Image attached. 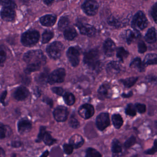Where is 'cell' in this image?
Returning a JSON list of instances; mask_svg holds the SVG:
<instances>
[{"label":"cell","instance_id":"cell-1","mask_svg":"<svg viewBox=\"0 0 157 157\" xmlns=\"http://www.w3.org/2000/svg\"><path fill=\"white\" fill-rule=\"evenodd\" d=\"M23 60L28 67L39 70L46 63V57L40 50H31L25 54Z\"/></svg>","mask_w":157,"mask_h":157},{"label":"cell","instance_id":"cell-2","mask_svg":"<svg viewBox=\"0 0 157 157\" xmlns=\"http://www.w3.org/2000/svg\"><path fill=\"white\" fill-rule=\"evenodd\" d=\"M99 59V54L98 50L93 49L84 54L83 61L93 70L98 71L101 68V64Z\"/></svg>","mask_w":157,"mask_h":157},{"label":"cell","instance_id":"cell-3","mask_svg":"<svg viewBox=\"0 0 157 157\" xmlns=\"http://www.w3.org/2000/svg\"><path fill=\"white\" fill-rule=\"evenodd\" d=\"M40 38V34L37 31L29 30L23 34L21 42L25 46L32 47L37 44Z\"/></svg>","mask_w":157,"mask_h":157},{"label":"cell","instance_id":"cell-4","mask_svg":"<svg viewBox=\"0 0 157 157\" xmlns=\"http://www.w3.org/2000/svg\"><path fill=\"white\" fill-rule=\"evenodd\" d=\"M148 24L147 19L142 12L139 11L134 16L132 21V28L135 31H142L147 26Z\"/></svg>","mask_w":157,"mask_h":157},{"label":"cell","instance_id":"cell-5","mask_svg":"<svg viewBox=\"0 0 157 157\" xmlns=\"http://www.w3.org/2000/svg\"><path fill=\"white\" fill-rule=\"evenodd\" d=\"M63 50V44L60 42H55L47 47L46 51L51 58L57 59L61 56Z\"/></svg>","mask_w":157,"mask_h":157},{"label":"cell","instance_id":"cell-6","mask_svg":"<svg viewBox=\"0 0 157 157\" xmlns=\"http://www.w3.org/2000/svg\"><path fill=\"white\" fill-rule=\"evenodd\" d=\"M66 76V71L64 69H58L49 75L48 82L50 84L62 82L65 80Z\"/></svg>","mask_w":157,"mask_h":157},{"label":"cell","instance_id":"cell-7","mask_svg":"<svg viewBox=\"0 0 157 157\" xmlns=\"http://www.w3.org/2000/svg\"><path fill=\"white\" fill-rule=\"evenodd\" d=\"M82 8L87 15L93 16L95 15L98 12L99 4L95 1L88 0L82 4Z\"/></svg>","mask_w":157,"mask_h":157},{"label":"cell","instance_id":"cell-8","mask_svg":"<svg viewBox=\"0 0 157 157\" xmlns=\"http://www.w3.org/2000/svg\"><path fill=\"white\" fill-rule=\"evenodd\" d=\"M110 124L109 114L107 113H102L97 117L96 119V125L97 128L103 131Z\"/></svg>","mask_w":157,"mask_h":157},{"label":"cell","instance_id":"cell-9","mask_svg":"<svg viewBox=\"0 0 157 157\" xmlns=\"http://www.w3.org/2000/svg\"><path fill=\"white\" fill-rule=\"evenodd\" d=\"M67 57L69 61L73 67H76L78 65L80 61V53L78 49L74 47H71L67 52Z\"/></svg>","mask_w":157,"mask_h":157},{"label":"cell","instance_id":"cell-10","mask_svg":"<svg viewBox=\"0 0 157 157\" xmlns=\"http://www.w3.org/2000/svg\"><path fill=\"white\" fill-rule=\"evenodd\" d=\"M78 113L84 119H89L94 115V109L91 105L85 104L80 106L78 110Z\"/></svg>","mask_w":157,"mask_h":157},{"label":"cell","instance_id":"cell-11","mask_svg":"<svg viewBox=\"0 0 157 157\" xmlns=\"http://www.w3.org/2000/svg\"><path fill=\"white\" fill-rule=\"evenodd\" d=\"M54 117L58 122H64L67 119L68 111L67 107L63 106H58L53 112Z\"/></svg>","mask_w":157,"mask_h":157},{"label":"cell","instance_id":"cell-12","mask_svg":"<svg viewBox=\"0 0 157 157\" xmlns=\"http://www.w3.org/2000/svg\"><path fill=\"white\" fill-rule=\"evenodd\" d=\"M80 32L82 34L92 37L94 36L96 34V29L92 25L88 24H79L78 25Z\"/></svg>","mask_w":157,"mask_h":157},{"label":"cell","instance_id":"cell-13","mask_svg":"<svg viewBox=\"0 0 157 157\" xmlns=\"http://www.w3.org/2000/svg\"><path fill=\"white\" fill-rule=\"evenodd\" d=\"M15 13L14 9L3 7L1 11V17L6 21H12L15 19Z\"/></svg>","mask_w":157,"mask_h":157},{"label":"cell","instance_id":"cell-14","mask_svg":"<svg viewBox=\"0 0 157 157\" xmlns=\"http://www.w3.org/2000/svg\"><path fill=\"white\" fill-rule=\"evenodd\" d=\"M32 124L30 121L27 119H21L18 124V129L19 133L25 134L31 131Z\"/></svg>","mask_w":157,"mask_h":157},{"label":"cell","instance_id":"cell-15","mask_svg":"<svg viewBox=\"0 0 157 157\" xmlns=\"http://www.w3.org/2000/svg\"><path fill=\"white\" fill-rule=\"evenodd\" d=\"M116 49V45L113 40L108 39L105 40L103 44V50L105 54L107 57H111L114 55Z\"/></svg>","mask_w":157,"mask_h":157},{"label":"cell","instance_id":"cell-16","mask_svg":"<svg viewBox=\"0 0 157 157\" xmlns=\"http://www.w3.org/2000/svg\"><path fill=\"white\" fill-rule=\"evenodd\" d=\"M29 95V91L24 86H21L16 89L14 92L13 96L17 101H22L25 100Z\"/></svg>","mask_w":157,"mask_h":157},{"label":"cell","instance_id":"cell-17","mask_svg":"<svg viewBox=\"0 0 157 157\" xmlns=\"http://www.w3.org/2000/svg\"><path fill=\"white\" fill-rule=\"evenodd\" d=\"M99 97L101 99H104L110 97L111 95V89L109 83H105L102 84L98 90Z\"/></svg>","mask_w":157,"mask_h":157},{"label":"cell","instance_id":"cell-18","mask_svg":"<svg viewBox=\"0 0 157 157\" xmlns=\"http://www.w3.org/2000/svg\"><path fill=\"white\" fill-rule=\"evenodd\" d=\"M106 70L108 74L116 75L120 73L121 71V66L119 63L116 61H112L107 64Z\"/></svg>","mask_w":157,"mask_h":157},{"label":"cell","instance_id":"cell-19","mask_svg":"<svg viewBox=\"0 0 157 157\" xmlns=\"http://www.w3.org/2000/svg\"><path fill=\"white\" fill-rule=\"evenodd\" d=\"M140 34L137 31H132L130 30H127L124 33V37L128 44H132L139 37Z\"/></svg>","mask_w":157,"mask_h":157},{"label":"cell","instance_id":"cell-20","mask_svg":"<svg viewBox=\"0 0 157 157\" xmlns=\"http://www.w3.org/2000/svg\"><path fill=\"white\" fill-rule=\"evenodd\" d=\"M84 143V140L82 136L78 134L72 136L70 139V144L73 146L74 148L78 149L81 147Z\"/></svg>","mask_w":157,"mask_h":157},{"label":"cell","instance_id":"cell-21","mask_svg":"<svg viewBox=\"0 0 157 157\" xmlns=\"http://www.w3.org/2000/svg\"><path fill=\"white\" fill-rule=\"evenodd\" d=\"M40 21L42 25L50 27L55 24L56 21V18L54 15L48 14L41 17Z\"/></svg>","mask_w":157,"mask_h":157},{"label":"cell","instance_id":"cell-22","mask_svg":"<svg viewBox=\"0 0 157 157\" xmlns=\"http://www.w3.org/2000/svg\"><path fill=\"white\" fill-rule=\"evenodd\" d=\"M145 40L149 44H154L157 40V32L154 28H150L145 36Z\"/></svg>","mask_w":157,"mask_h":157},{"label":"cell","instance_id":"cell-23","mask_svg":"<svg viewBox=\"0 0 157 157\" xmlns=\"http://www.w3.org/2000/svg\"><path fill=\"white\" fill-rule=\"evenodd\" d=\"M145 66L144 62H142L141 59L138 58L135 59L130 63V67L135 68L140 72L145 71Z\"/></svg>","mask_w":157,"mask_h":157},{"label":"cell","instance_id":"cell-24","mask_svg":"<svg viewBox=\"0 0 157 157\" xmlns=\"http://www.w3.org/2000/svg\"><path fill=\"white\" fill-rule=\"evenodd\" d=\"M64 36L67 40L71 41L73 40L78 35L77 31L72 27H67L64 31Z\"/></svg>","mask_w":157,"mask_h":157},{"label":"cell","instance_id":"cell-25","mask_svg":"<svg viewBox=\"0 0 157 157\" xmlns=\"http://www.w3.org/2000/svg\"><path fill=\"white\" fill-rule=\"evenodd\" d=\"M113 124L117 129H119L123 125L124 120L122 116L119 114H114L112 116Z\"/></svg>","mask_w":157,"mask_h":157},{"label":"cell","instance_id":"cell-26","mask_svg":"<svg viewBox=\"0 0 157 157\" xmlns=\"http://www.w3.org/2000/svg\"><path fill=\"white\" fill-rule=\"evenodd\" d=\"M145 65H156L157 64V55L149 54L146 56L144 59Z\"/></svg>","mask_w":157,"mask_h":157},{"label":"cell","instance_id":"cell-27","mask_svg":"<svg viewBox=\"0 0 157 157\" xmlns=\"http://www.w3.org/2000/svg\"><path fill=\"white\" fill-rule=\"evenodd\" d=\"M49 76L48 70H45L43 72L40 73V75H38V77H36V81L40 84H45L48 82Z\"/></svg>","mask_w":157,"mask_h":157},{"label":"cell","instance_id":"cell-28","mask_svg":"<svg viewBox=\"0 0 157 157\" xmlns=\"http://www.w3.org/2000/svg\"><path fill=\"white\" fill-rule=\"evenodd\" d=\"M122 148L121 143L117 139H114L112 141V151L115 154L120 153L122 152Z\"/></svg>","mask_w":157,"mask_h":157},{"label":"cell","instance_id":"cell-29","mask_svg":"<svg viewBox=\"0 0 157 157\" xmlns=\"http://www.w3.org/2000/svg\"><path fill=\"white\" fill-rule=\"evenodd\" d=\"M137 80L138 78L137 77H132L120 80V81L125 87L128 88L132 87L136 83Z\"/></svg>","mask_w":157,"mask_h":157},{"label":"cell","instance_id":"cell-30","mask_svg":"<svg viewBox=\"0 0 157 157\" xmlns=\"http://www.w3.org/2000/svg\"><path fill=\"white\" fill-rule=\"evenodd\" d=\"M70 21L68 18L66 17H62L59 20L58 23V29L59 31L65 30L67 28L69 24Z\"/></svg>","mask_w":157,"mask_h":157},{"label":"cell","instance_id":"cell-31","mask_svg":"<svg viewBox=\"0 0 157 157\" xmlns=\"http://www.w3.org/2000/svg\"><path fill=\"white\" fill-rule=\"evenodd\" d=\"M64 101L66 104L72 105L75 103V98L74 95L71 93H66L63 95Z\"/></svg>","mask_w":157,"mask_h":157},{"label":"cell","instance_id":"cell-32","mask_svg":"<svg viewBox=\"0 0 157 157\" xmlns=\"http://www.w3.org/2000/svg\"><path fill=\"white\" fill-rule=\"evenodd\" d=\"M117 57L121 61H124L128 56V52L124 48H119L117 49Z\"/></svg>","mask_w":157,"mask_h":157},{"label":"cell","instance_id":"cell-33","mask_svg":"<svg viewBox=\"0 0 157 157\" xmlns=\"http://www.w3.org/2000/svg\"><path fill=\"white\" fill-rule=\"evenodd\" d=\"M85 157H102L101 154L93 148H89L86 151Z\"/></svg>","mask_w":157,"mask_h":157},{"label":"cell","instance_id":"cell-34","mask_svg":"<svg viewBox=\"0 0 157 157\" xmlns=\"http://www.w3.org/2000/svg\"><path fill=\"white\" fill-rule=\"evenodd\" d=\"M136 111L135 105L132 104H129L126 108L125 113L129 116L134 117L136 114Z\"/></svg>","mask_w":157,"mask_h":157},{"label":"cell","instance_id":"cell-35","mask_svg":"<svg viewBox=\"0 0 157 157\" xmlns=\"http://www.w3.org/2000/svg\"><path fill=\"white\" fill-rule=\"evenodd\" d=\"M54 36V33L50 31H46L44 32L42 36V43L43 44H47Z\"/></svg>","mask_w":157,"mask_h":157},{"label":"cell","instance_id":"cell-36","mask_svg":"<svg viewBox=\"0 0 157 157\" xmlns=\"http://www.w3.org/2000/svg\"><path fill=\"white\" fill-rule=\"evenodd\" d=\"M43 140H44L45 144L48 145V146H51V145H53L54 143H56V140L54 138H53L51 135L48 132H47L46 133Z\"/></svg>","mask_w":157,"mask_h":157},{"label":"cell","instance_id":"cell-37","mask_svg":"<svg viewBox=\"0 0 157 157\" xmlns=\"http://www.w3.org/2000/svg\"><path fill=\"white\" fill-rule=\"evenodd\" d=\"M107 23L109 25L116 27H119L121 26V22L113 16H110L107 19Z\"/></svg>","mask_w":157,"mask_h":157},{"label":"cell","instance_id":"cell-38","mask_svg":"<svg viewBox=\"0 0 157 157\" xmlns=\"http://www.w3.org/2000/svg\"><path fill=\"white\" fill-rule=\"evenodd\" d=\"M136 139L134 136H131L126 140L124 143V147L126 149H128L136 144Z\"/></svg>","mask_w":157,"mask_h":157},{"label":"cell","instance_id":"cell-39","mask_svg":"<svg viewBox=\"0 0 157 157\" xmlns=\"http://www.w3.org/2000/svg\"><path fill=\"white\" fill-rule=\"evenodd\" d=\"M69 125L71 128H77L80 126V123L75 117L71 116L69 120Z\"/></svg>","mask_w":157,"mask_h":157},{"label":"cell","instance_id":"cell-40","mask_svg":"<svg viewBox=\"0 0 157 157\" xmlns=\"http://www.w3.org/2000/svg\"><path fill=\"white\" fill-rule=\"evenodd\" d=\"M46 128L44 126H42L40 127V132L38 134L37 136V140H36V142H40L42 140H44V137L46 133Z\"/></svg>","mask_w":157,"mask_h":157},{"label":"cell","instance_id":"cell-41","mask_svg":"<svg viewBox=\"0 0 157 157\" xmlns=\"http://www.w3.org/2000/svg\"><path fill=\"white\" fill-rule=\"evenodd\" d=\"M1 4L3 7L12 8L14 10L16 8V5L15 2L11 1H2Z\"/></svg>","mask_w":157,"mask_h":157},{"label":"cell","instance_id":"cell-42","mask_svg":"<svg viewBox=\"0 0 157 157\" xmlns=\"http://www.w3.org/2000/svg\"><path fill=\"white\" fill-rule=\"evenodd\" d=\"M157 152V140H155L153 143V146L151 148L145 151V153L148 155H153Z\"/></svg>","mask_w":157,"mask_h":157},{"label":"cell","instance_id":"cell-43","mask_svg":"<svg viewBox=\"0 0 157 157\" xmlns=\"http://www.w3.org/2000/svg\"><path fill=\"white\" fill-rule=\"evenodd\" d=\"M151 13L154 21L157 23V2L152 6Z\"/></svg>","mask_w":157,"mask_h":157},{"label":"cell","instance_id":"cell-44","mask_svg":"<svg viewBox=\"0 0 157 157\" xmlns=\"http://www.w3.org/2000/svg\"><path fill=\"white\" fill-rule=\"evenodd\" d=\"M138 52L141 54L145 53L147 51V46L143 41H140L139 42L138 44Z\"/></svg>","mask_w":157,"mask_h":157},{"label":"cell","instance_id":"cell-45","mask_svg":"<svg viewBox=\"0 0 157 157\" xmlns=\"http://www.w3.org/2000/svg\"><path fill=\"white\" fill-rule=\"evenodd\" d=\"M64 152L68 155L71 154L73 152L74 147L70 144H65L63 146Z\"/></svg>","mask_w":157,"mask_h":157},{"label":"cell","instance_id":"cell-46","mask_svg":"<svg viewBox=\"0 0 157 157\" xmlns=\"http://www.w3.org/2000/svg\"><path fill=\"white\" fill-rule=\"evenodd\" d=\"M135 106L137 111H138L140 113H144L146 112V106L145 105L137 103L135 104Z\"/></svg>","mask_w":157,"mask_h":157},{"label":"cell","instance_id":"cell-47","mask_svg":"<svg viewBox=\"0 0 157 157\" xmlns=\"http://www.w3.org/2000/svg\"><path fill=\"white\" fill-rule=\"evenodd\" d=\"M7 131V128L1 123L0 125V138L2 139L6 136Z\"/></svg>","mask_w":157,"mask_h":157},{"label":"cell","instance_id":"cell-48","mask_svg":"<svg viewBox=\"0 0 157 157\" xmlns=\"http://www.w3.org/2000/svg\"><path fill=\"white\" fill-rule=\"evenodd\" d=\"M52 91L57 95L61 96L63 95L64 90L61 87H54L52 89Z\"/></svg>","mask_w":157,"mask_h":157},{"label":"cell","instance_id":"cell-49","mask_svg":"<svg viewBox=\"0 0 157 157\" xmlns=\"http://www.w3.org/2000/svg\"><path fill=\"white\" fill-rule=\"evenodd\" d=\"M0 56H1V57H0V58H1V64L2 65L4 63L6 59V51L4 50V49L2 47L1 48Z\"/></svg>","mask_w":157,"mask_h":157},{"label":"cell","instance_id":"cell-50","mask_svg":"<svg viewBox=\"0 0 157 157\" xmlns=\"http://www.w3.org/2000/svg\"><path fill=\"white\" fill-rule=\"evenodd\" d=\"M147 80L150 83L157 84V77L154 76H148L147 77Z\"/></svg>","mask_w":157,"mask_h":157},{"label":"cell","instance_id":"cell-51","mask_svg":"<svg viewBox=\"0 0 157 157\" xmlns=\"http://www.w3.org/2000/svg\"><path fill=\"white\" fill-rule=\"evenodd\" d=\"M43 101H44V102H45L48 105H49L50 107H53V101H52V99L47 97V98H44V100H43Z\"/></svg>","mask_w":157,"mask_h":157},{"label":"cell","instance_id":"cell-52","mask_svg":"<svg viewBox=\"0 0 157 157\" xmlns=\"http://www.w3.org/2000/svg\"><path fill=\"white\" fill-rule=\"evenodd\" d=\"M7 95V91H4L2 92L1 97V102L3 105L5 104V100Z\"/></svg>","mask_w":157,"mask_h":157},{"label":"cell","instance_id":"cell-53","mask_svg":"<svg viewBox=\"0 0 157 157\" xmlns=\"http://www.w3.org/2000/svg\"><path fill=\"white\" fill-rule=\"evenodd\" d=\"M22 143L21 141H13L12 143L11 146L13 147L18 148L21 146Z\"/></svg>","mask_w":157,"mask_h":157},{"label":"cell","instance_id":"cell-54","mask_svg":"<svg viewBox=\"0 0 157 157\" xmlns=\"http://www.w3.org/2000/svg\"><path fill=\"white\" fill-rule=\"evenodd\" d=\"M60 148L56 149L54 150V151L51 152V157H59L57 156V154H58L59 152L60 151Z\"/></svg>","mask_w":157,"mask_h":157},{"label":"cell","instance_id":"cell-55","mask_svg":"<svg viewBox=\"0 0 157 157\" xmlns=\"http://www.w3.org/2000/svg\"><path fill=\"white\" fill-rule=\"evenodd\" d=\"M133 95V93L132 91L129 92L128 94H122V96L124 98H129V97L132 96Z\"/></svg>","mask_w":157,"mask_h":157},{"label":"cell","instance_id":"cell-56","mask_svg":"<svg viewBox=\"0 0 157 157\" xmlns=\"http://www.w3.org/2000/svg\"><path fill=\"white\" fill-rule=\"evenodd\" d=\"M5 152L4 150L2 148H1V151H0V157H5Z\"/></svg>","mask_w":157,"mask_h":157},{"label":"cell","instance_id":"cell-57","mask_svg":"<svg viewBox=\"0 0 157 157\" xmlns=\"http://www.w3.org/2000/svg\"><path fill=\"white\" fill-rule=\"evenodd\" d=\"M48 154H49V152H48V151L47 150L44 151L40 157H47Z\"/></svg>","mask_w":157,"mask_h":157},{"label":"cell","instance_id":"cell-58","mask_svg":"<svg viewBox=\"0 0 157 157\" xmlns=\"http://www.w3.org/2000/svg\"><path fill=\"white\" fill-rule=\"evenodd\" d=\"M44 2L47 5H48V6H49V5L52 4V3H53V1H44Z\"/></svg>","mask_w":157,"mask_h":157},{"label":"cell","instance_id":"cell-59","mask_svg":"<svg viewBox=\"0 0 157 157\" xmlns=\"http://www.w3.org/2000/svg\"><path fill=\"white\" fill-rule=\"evenodd\" d=\"M11 157H16V154L13 153V154L12 155Z\"/></svg>","mask_w":157,"mask_h":157},{"label":"cell","instance_id":"cell-60","mask_svg":"<svg viewBox=\"0 0 157 157\" xmlns=\"http://www.w3.org/2000/svg\"><path fill=\"white\" fill-rule=\"evenodd\" d=\"M156 124L157 126V122H156Z\"/></svg>","mask_w":157,"mask_h":157}]
</instances>
